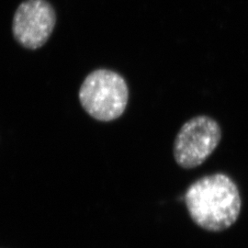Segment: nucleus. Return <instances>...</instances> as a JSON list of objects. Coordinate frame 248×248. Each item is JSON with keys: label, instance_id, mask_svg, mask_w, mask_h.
<instances>
[{"label": "nucleus", "instance_id": "obj_4", "mask_svg": "<svg viewBox=\"0 0 248 248\" xmlns=\"http://www.w3.org/2000/svg\"><path fill=\"white\" fill-rule=\"evenodd\" d=\"M55 23V11L48 1L26 0L14 14L12 32L21 46L36 50L49 40Z\"/></svg>", "mask_w": 248, "mask_h": 248}, {"label": "nucleus", "instance_id": "obj_1", "mask_svg": "<svg viewBox=\"0 0 248 248\" xmlns=\"http://www.w3.org/2000/svg\"><path fill=\"white\" fill-rule=\"evenodd\" d=\"M184 201L194 223L213 232L229 229L239 218L242 209L238 186L223 173L196 180L187 187Z\"/></svg>", "mask_w": 248, "mask_h": 248}, {"label": "nucleus", "instance_id": "obj_3", "mask_svg": "<svg viewBox=\"0 0 248 248\" xmlns=\"http://www.w3.org/2000/svg\"><path fill=\"white\" fill-rule=\"evenodd\" d=\"M220 124L209 116H197L182 125L173 144L177 165L192 169L202 165L222 140Z\"/></svg>", "mask_w": 248, "mask_h": 248}, {"label": "nucleus", "instance_id": "obj_2", "mask_svg": "<svg viewBox=\"0 0 248 248\" xmlns=\"http://www.w3.org/2000/svg\"><path fill=\"white\" fill-rule=\"evenodd\" d=\"M78 98L81 106L90 117L108 123L124 114L128 105L129 89L118 73L98 69L83 81Z\"/></svg>", "mask_w": 248, "mask_h": 248}]
</instances>
